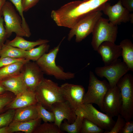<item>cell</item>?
Returning <instances> with one entry per match:
<instances>
[{"label":"cell","instance_id":"37","mask_svg":"<svg viewBox=\"0 0 133 133\" xmlns=\"http://www.w3.org/2000/svg\"><path fill=\"white\" fill-rule=\"evenodd\" d=\"M123 6L130 12L133 11V0H121Z\"/></svg>","mask_w":133,"mask_h":133},{"label":"cell","instance_id":"27","mask_svg":"<svg viewBox=\"0 0 133 133\" xmlns=\"http://www.w3.org/2000/svg\"><path fill=\"white\" fill-rule=\"evenodd\" d=\"M60 129L53 122H44L39 124L35 129L33 133H62Z\"/></svg>","mask_w":133,"mask_h":133},{"label":"cell","instance_id":"11","mask_svg":"<svg viewBox=\"0 0 133 133\" xmlns=\"http://www.w3.org/2000/svg\"><path fill=\"white\" fill-rule=\"evenodd\" d=\"M101 11L108 17L110 22L114 25H117L130 21L133 22V13H131L123 6L121 0L113 5L106 2L102 7Z\"/></svg>","mask_w":133,"mask_h":133},{"label":"cell","instance_id":"38","mask_svg":"<svg viewBox=\"0 0 133 133\" xmlns=\"http://www.w3.org/2000/svg\"><path fill=\"white\" fill-rule=\"evenodd\" d=\"M0 133H10L8 126L0 128Z\"/></svg>","mask_w":133,"mask_h":133},{"label":"cell","instance_id":"35","mask_svg":"<svg viewBox=\"0 0 133 133\" xmlns=\"http://www.w3.org/2000/svg\"><path fill=\"white\" fill-rule=\"evenodd\" d=\"M39 0H22V5L24 11H27L34 6Z\"/></svg>","mask_w":133,"mask_h":133},{"label":"cell","instance_id":"5","mask_svg":"<svg viewBox=\"0 0 133 133\" xmlns=\"http://www.w3.org/2000/svg\"><path fill=\"white\" fill-rule=\"evenodd\" d=\"M92 33L91 45L94 50L96 51L104 42L115 43L118 33L117 26L111 23L108 19L101 17L97 22Z\"/></svg>","mask_w":133,"mask_h":133},{"label":"cell","instance_id":"24","mask_svg":"<svg viewBox=\"0 0 133 133\" xmlns=\"http://www.w3.org/2000/svg\"><path fill=\"white\" fill-rule=\"evenodd\" d=\"M77 116L74 121L71 124H69L66 120L62 123L60 129L62 131L69 133H80L81 128L84 117L79 111L76 110Z\"/></svg>","mask_w":133,"mask_h":133},{"label":"cell","instance_id":"17","mask_svg":"<svg viewBox=\"0 0 133 133\" xmlns=\"http://www.w3.org/2000/svg\"><path fill=\"white\" fill-rule=\"evenodd\" d=\"M38 103L35 91L27 89L16 96L7 106L6 110L17 109L36 104Z\"/></svg>","mask_w":133,"mask_h":133},{"label":"cell","instance_id":"15","mask_svg":"<svg viewBox=\"0 0 133 133\" xmlns=\"http://www.w3.org/2000/svg\"><path fill=\"white\" fill-rule=\"evenodd\" d=\"M55 116L54 123L60 129L63 121L66 119L69 124H71L76 117L75 110L66 100L53 104L49 110Z\"/></svg>","mask_w":133,"mask_h":133},{"label":"cell","instance_id":"23","mask_svg":"<svg viewBox=\"0 0 133 133\" xmlns=\"http://www.w3.org/2000/svg\"><path fill=\"white\" fill-rule=\"evenodd\" d=\"M28 61L18 62L0 68V80L20 74L24 65Z\"/></svg>","mask_w":133,"mask_h":133},{"label":"cell","instance_id":"21","mask_svg":"<svg viewBox=\"0 0 133 133\" xmlns=\"http://www.w3.org/2000/svg\"><path fill=\"white\" fill-rule=\"evenodd\" d=\"M38 118L36 104L16 109L13 121H28Z\"/></svg>","mask_w":133,"mask_h":133},{"label":"cell","instance_id":"10","mask_svg":"<svg viewBox=\"0 0 133 133\" xmlns=\"http://www.w3.org/2000/svg\"><path fill=\"white\" fill-rule=\"evenodd\" d=\"M76 110L80 112L84 118L91 121L104 130V133L110 131L116 122L112 117L100 111L91 103L83 104Z\"/></svg>","mask_w":133,"mask_h":133},{"label":"cell","instance_id":"20","mask_svg":"<svg viewBox=\"0 0 133 133\" xmlns=\"http://www.w3.org/2000/svg\"><path fill=\"white\" fill-rule=\"evenodd\" d=\"M49 42L48 40L41 39H39L35 41H30L26 40L22 37L16 36L12 40H6L5 43L24 50H28L36 46L48 43Z\"/></svg>","mask_w":133,"mask_h":133},{"label":"cell","instance_id":"33","mask_svg":"<svg viewBox=\"0 0 133 133\" xmlns=\"http://www.w3.org/2000/svg\"><path fill=\"white\" fill-rule=\"evenodd\" d=\"M30 61L25 58H17L9 57H0V68L18 62Z\"/></svg>","mask_w":133,"mask_h":133},{"label":"cell","instance_id":"28","mask_svg":"<svg viewBox=\"0 0 133 133\" xmlns=\"http://www.w3.org/2000/svg\"><path fill=\"white\" fill-rule=\"evenodd\" d=\"M104 130L91 121L84 118L80 133H102Z\"/></svg>","mask_w":133,"mask_h":133},{"label":"cell","instance_id":"36","mask_svg":"<svg viewBox=\"0 0 133 133\" xmlns=\"http://www.w3.org/2000/svg\"><path fill=\"white\" fill-rule=\"evenodd\" d=\"M133 132V121H126L125 124L119 133H132Z\"/></svg>","mask_w":133,"mask_h":133},{"label":"cell","instance_id":"7","mask_svg":"<svg viewBox=\"0 0 133 133\" xmlns=\"http://www.w3.org/2000/svg\"><path fill=\"white\" fill-rule=\"evenodd\" d=\"M102 15L101 11L99 10L92 12L83 18L71 29L68 40L70 41L75 35L76 42H81L92 33L97 22Z\"/></svg>","mask_w":133,"mask_h":133},{"label":"cell","instance_id":"34","mask_svg":"<svg viewBox=\"0 0 133 133\" xmlns=\"http://www.w3.org/2000/svg\"><path fill=\"white\" fill-rule=\"evenodd\" d=\"M4 19L2 17H0V50L5 41L8 38L3 24Z\"/></svg>","mask_w":133,"mask_h":133},{"label":"cell","instance_id":"25","mask_svg":"<svg viewBox=\"0 0 133 133\" xmlns=\"http://www.w3.org/2000/svg\"><path fill=\"white\" fill-rule=\"evenodd\" d=\"M25 51L4 43L0 50V57L25 58Z\"/></svg>","mask_w":133,"mask_h":133},{"label":"cell","instance_id":"29","mask_svg":"<svg viewBox=\"0 0 133 133\" xmlns=\"http://www.w3.org/2000/svg\"><path fill=\"white\" fill-rule=\"evenodd\" d=\"M36 108L38 118L42 119L44 122H53L55 119L54 113L45 108L40 103L36 104Z\"/></svg>","mask_w":133,"mask_h":133},{"label":"cell","instance_id":"18","mask_svg":"<svg viewBox=\"0 0 133 133\" xmlns=\"http://www.w3.org/2000/svg\"><path fill=\"white\" fill-rule=\"evenodd\" d=\"M0 80L6 90L12 93L16 96L27 89L24 83L21 73Z\"/></svg>","mask_w":133,"mask_h":133},{"label":"cell","instance_id":"1","mask_svg":"<svg viewBox=\"0 0 133 133\" xmlns=\"http://www.w3.org/2000/svg\"><path fill=\"white\" fill-rule=\"evenodd\" d=\"M109 0H83L71 1L52 10L51 17L58 26L71 29L82 18L91 12L100 10Z\"/></svg>","mask_w":133,"mask_h":133},{"label":"cell","instance_id":"26","mask_svg":"<svg viewBox=\"0 0 133 133\" xmlns=\"http://www.w3.org/2000/svg\"><path fill=\"white\" fill-rule=\"evenodd\" d=\"M50 45L47 43L41 44L36 48L26 50L25 58L30 61L36 62L44 54L48 52Z\"/></svg>","mask_w":133,"mask_h":133},{"label":"cell","instance_id":"32","mask_svg":"<svg viewBox=\"0 0 133 133\" xmlns=\"http://www.w3.org/2000/svg\"><path fill=\"white\" fill-rule=\"evenodd\" d=\"M117 116L116 121L112 129L106 133H119L123 128L126 121L120 114H119Z\"/></svg>","mask_w":133,"mask_h":133},{"label":"cell","instance_id":"40","mask_svg":"<svg viewBox=\"0 0 133 133\" xmlns=\"http://www.w3.org/2000/svg\"><path fill=\"white\" fill-rule=\"evenodd\" d=\"M7 91L2 84L0 80V94H3Z\"/></svg>","mask_w":133,"mask_h":133},{"label":"cell","instance_id":"22","mask_svg":"<svg viewBox=\"0 0 133 133\" xmlns=\"http://www.w3.org/2000/svg\"><path fill=\"white\" fill-rule=\"evenodd\" d=\"M119 45L122 49L123 61L127 65L130 70L133 71V44L128 39L123 40Z\"/></svg>","mask_w":133,"mask_h":133},{"label":"cell","instance_id":"41","mask_svg":"<svg viewBox=\"0 0 133 133\" xmlns=\"http://www.w3.org/2000/svg\"></svg>","mask_w":133,"mask_h":133},{"label":"cell","instance_id":"13","mask_svg":"<svg viewBox=\"0 0 133 133\" xmlns=\"http://www.w3.org/2000/svg\"><path fill=\"white\" fill-rule=\"evenodd\" d=\"M121 106L119 88L116 85L110 87L103 98L102 111L112 117L117 116L120 114Z\"/></svg>","mask_w":133,"mask_h":133},{"label":"cell","instance_id":"39","mask_svg":"<svg viewBox=\"0 0 133 133\" xmlns=\"http://www.w3.org/2000/svg\"><path fill=\"white\" fill-rule=\"evenodd\" d=\"M6 1V0H0V17L2 15V9L3 6Z\"/></svg>","mask_w":133,"mask_h":133},{"label":"cell","instance_id":"4","mask_svg":"<svg viewBox=\"0 0 133 133\" xmlns=\"http://www.w3.org/2000/svg\"><path fill=\"white\" fill-rule=\"evenodd\" d=\"M116 86L121 95V106L120 114L127 121L133 117V76L129 73L125 74L119 80Z\"/></svg>","mask_w":133,"mask_h":133},{"label":"cell","instance_id":"12","mask_svg":"<svg viewBox=\"0 0 133 133\" xmlns=\"http://www.w3.org/2000/svg\"><path fill=\"white\" fill-rule=\"evenodd\" d=\"M21 74L27 89L35 91L44 78V73L35 62L28 61L24 65Z\"/></svg>","mask_w":133,"mask_h":133},{"label":"cell","instance_id":"14","mask_svg":"<svg viewBox=\"0 0 133 133\" xmlns=\"http://www.w3.org/2000/svg\"><path fill=\"white\" fill-rule=\"evenodd\" d=\"M60 87L64 99L67 101L75 110L82 105L85 93V89L83 86L66 83Z\"/></svg>","mask_w":133,"mask_h":133},{"label":"cell","instance_id":"6","mask_svg":"<svg viewBox=\"0 0 133 133\" xmlns=\"http://www.w3.org/2000/svg\"><path fill=\"white\" fill-rule=\"evenodd\" d=\"M110 87L108 82L99 80L90 71L88 90L84 95L83 104H95L102 111L103 98Z\"/></svg>","mask_w":133,"mask_h":133},{"label":"cell","instance_id":"9","mask_svg":"<svg viewBox=\"0 0 133 133\" xmlns=\"http://www.w3.org/2000/svg\"><path fill=\"white\" fill-rule=\"evenodd\" d=\"M129 71L126 64L119 58L109 65L97 67L95 70L98 76L107 80L110 87L116 85L119 79Z\"/></svg>","mask_w":133,"mask_h":133},{"label":"cell","instance_id":"19","mask_svg":"<svg viewBox=\"0 0 133 133\" xmlns=\"http://www.w3.org/2000/svg\"><path fill=\"white\" fill-rule=\"evenodd\" d=\"M41 120L38 118L28 121H13L8 126L10 133L18 131L33 133L36 128L41 124Z\"/></svg>","mask_w":133,"mask_h":133},{"label":"cell","instance_id":"16","mask_svg":"<svg viewBox=\"0 0 133 133\" xmlns=\"http://www.w3.org/2000/svg\"><path fill=\"white\" fill-rule=\"evenodd\" d=\"M101 55L105 65H109L121 56L120 45L110 41H105L99 46L97 51Z\"/></svg>","mask_w":133,"mask_h":133},{"label":"cell","instance_id":"2","mask_svg":"<svg viewBox=\"0 0 133 133\" xmlns=\"http://www.w3.org/2000/svg\"><path fill=\"white\" fill-rule=\"evenodd\" d=\"M64 37L59 44L44 54L35 62L44 74L54 76L56 79L63 80L71 79L75 77V74L65 72L61 67L56 64L55 60L60 46Z\"/></svg>","mask_w":133,"mask_h":133},{"label":"cell","instance_id":"3","mask_svg":"<svg viewBox=\"0 0 133 133\" xmlns=\"http://www.w3.org/2000/svg\"><path fill=\"white\" fill-rule=\"evenodd\" d=\"M35 92L38 102L49 110L53 103L65 100L61 93L60 86L50 79L44 78Z\"/></svg>","mask_w":133,"mask_h":133},{"label":"cell","instance_id":"31","mask_svg":"<svg viewBox=\"0 0 133 133\" xmlns=\"http://www.w3.org/2000/svg\"><path fill=\"white\" fill-rule=\"evenodd\" d=\"M15 109H9L0 114V128L8 126L13 121Z\"/></svg>","mask_w":133,"mask_h":133},{"label":"cell","instance_id":"30","mask_svg":"<svg viewBox=\"0 0 133 133\" xmlns=\"http://www.w3.org/2000/svg\"><path fill=\"white\" fill-rule=\"evenodd\" d=\"M16 96L13 93L9 91L0 94V113L6 111L7 106Z\"/></svg>","mask_w":133,"mask_h":133},{"label":"cell","instance_id":"8","mask_svg":"<svg viewBox=\"0 0 133 133\" xmlns=\"http://www.w3.org/2000/svg\"><path fill=\"white\" fill-rule=\"evenodd\" d=\"M2 11L5 22L4 27L8 37L13 32L17 36L29 37L22 27L21 17L11 3L6 1L3 6Z\"/></svg>","mask_w":133,"mask_h":133}]
</instances>
